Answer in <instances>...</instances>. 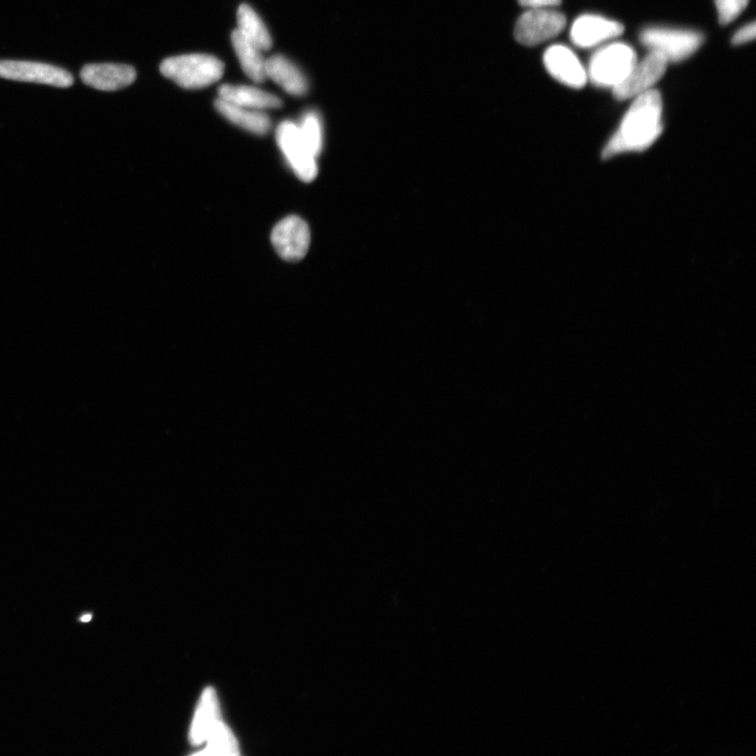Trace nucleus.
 Wrapping results in <instances>:
<instances>
[{
  "instance_id": "14",
  "label": "nucleus",
  "mask_w": 756,
  "mask_h": 756,
  "mask_svg": "<svg viewBox=\"0 0 756 756\" xmlns=\"http://www.w3.org/2000/svg\"><path fill=\"white\" fill-rule=\"evenodd\" d=\"M219 98L239 107L257 111L279 109L283 105L282 99L276 95L256 87L234 86V84L221 86Z\"/></svg>"
},
{
  "instance_id": "23",
  "label": "nucleus",
  "mask_w": 756,
  "mask_h": 756,
  "mask_svg": "<svg viewBox=\"0 0 756 756\" xmlns=\"http://www.w3.org/2000/svg\"><path fill=\"white\" fill-rule=\"evenodd\" d=\"M562 0H519V4L529 9H550L561 5Z\"/></svg>"
},
{
  "instance_id": "18",
  "label": "nucleus",
  "mask_w": 756,
  "mask_h": 756,
  "mask_svg": "<svg viewBox=\"0 0 756 756\" xmlns=\"http://www.w3.org/2000/svg\"><path fill=\"white\" fill-rule=\"evenodd\" d=\"M238 31L262 52L272 48L271 35L262 18L250 6L243 4L237 13Z\"/></svg>"
},
{
  "instance_id": "1",
  "label": "nucleus",
  "mask_w": 756,
  "mask_h": 756,
  "mask_svg": "<svg viewBox=\"0 0 756 756\" xmlns=\"http://www.w3.org/2000/svg\"><path fill=\"white\" fill-rule=\"evenodd\" d=\"M662 114L663 101L659 91L651 89L637 96L620 128L606 145L603 157L646 150L663 132Z\"/></svg>"
},
{
  "instance_id": "3",
  "label": "nucleus",
  "mask_w": 756,
  "mask_h": 756,
  "mask_svg": "<svg viewBox=\"0 0 756 756\" xmlns=\"http://www.w3.org/2000/svg\"><path fill=\"white\" fill-rule=\"evenodd\" d=\"M638 61L637 54L628 45H608L598 50L591 58L588 65L587 79L599 88H612L618 86Z\"/></svg>"
},
{
  "instance_id": "15",
  "label": "nucleus",
  "mask_w": 756,
  "mask_h": 756,
  "mask_svg": "<svg viewBox=\"0 0 756 756\" xmlns=\"http://www.w3.org/2000/svg\"><path fill=\"white\" fill-rule=\"evenodd\" d=\"M215 108L225 119L249 133L264 136L271 130V119L264 111L242 108L220 98L215 101Z\"/></svg>"
},
{
  "instance_id": "13",
  "label": "nucleus",
  "mask_w": 756,
  "mask_h": 756,
  "mask_svg": "<svg viewBox=\"0 0 756 756\" xmlns=\"http://www.w3.org/2000/svg\"><path fill=\"white\" fill-rule=\"evenodd\" d=\"M266 76L292 96H304L308 92V81L303 72L283 55L266 59Z\"/></svg>"
},
{
  "instance_id": "16",
  "label": "nucleus",
  "mask_w": 756,
  "mask_h": 756,
  "mask_svg": "<svg viewBox=\"0 0 756 756\" xmlns=\"http://www.w3.org/2000/svg\"><path fill=\"white\" fill-rule=\"evenodd\" d=\"M221 722L217 693L214 688L203 692L198 711L191 729V742L199 746L205 743L214 728Z\"/></svg>"
},
{
  "instance_id": "19",
  "label": "nucleus",
  "mask_w": 756,
  "mask_h": 756,
  "mask_svg": "<svg viewBox=\"0 0 756 756\" xmlns=\"http://www.w3.org/2000/svg\"><path fill=\"white\" fill-rule=\"evenodd\" d=\"M208 746L203 754H239L238 742L231 730L220 722L210 733L207 741Z\"/></svg>"
},
{
  "instance_id": "10",
  "label": "nucleus",
  "mask_w": 756,
  "mask_h": 756,
  "mask_svg": "<svg viewBox=\"0 0 756 756\" xmlns=\"http://www.w3.org/2000/svg\"><path fill=\"white\" fill-rule=\"evenodd\" d=\"M545 69L564 86L582 89L587 82V73L578 57L569 48L552 46L543 56Z\"/></svg>"
},
{
  "instance_id": "8",
  "label": "nucleus",
  "mask_w": 756,
  "mask_h": 756,
  "mask_svg": "<svg viewBox=\"0 0 756 756\" xmlns=\"http://www.w3.org/2000/svg\"><path fill=\"white\" fill-rule=\"evenodd\" d=\"M667 66L668 62L664 56L650 51L642 61H637L632 71L613 89L615 98L621 101L636 98L653 89L664 76Z\"/></svg>"
},
{
  "instance_id": "21",
  "label": "nucleus",
  "mask_w": 756,
  "mask_h": 756,
  "mask_svg": "<svg viewBox=\"0 0 756 756\" xmlns=\"http://www.w3.org/2000/svg\"><path fill=\"white\" fill-rule=\"evenodd\" d=\"M719 13V23L726 26L739 17L746 9L749 0H714Z\"/></svg>"
},
{
  "instance_id": "7",
  "label": "nucleus",
  "mask_w": 756,
  "mask_h": 756,
  "mask_svg": "<svg viewBox=\"0 0 756 756\" xmlns=\"http://www.w3.org/2000/svg\"><path fill=\"white\" fill-rule=\"evenodd\" d=\"M0 78L47 84V86L66 89L73 86V75L48 63L0 60Z\"/></svg>"
},
{
  "instance_id": "11",
  "label": "nucleus",
  "mask_w": 756,
  "mask_h": 756,
  "mask_svg": "<svg viewBox=\"0 0 756 756\" xmlns=\"http://www.w3.org/2000/svg\"><path fill=\"white\" fill-rule=\"evenodd\" d=\"M80 78L95 90L115 92L131 86L137 78V72L131 66L118 63H94L82 68Z\"/></svg>"
},
{
  "instance_id": "12",
  "label": "nucleus",
  "mask_w": 756,
  "mask_h": 756,
  "mask_svg": "<svg viewBox=\"0 0 756 756\" xmlns=\"http://www.w3.org/2000/svg\"><path fill=\"white\" fill-rule=\"evenodd\" d=\"M623 32L624 26L618 21L597 15H583L576 19L571 31V39L575 46L591 49L604 41L620 36Z\"/></svg>"
},
{
  "instance_id": "20",
  "label": "nucleus",
  "mask_w": 756,
  "mask_h": 756,
  "mask_svg": "<svg viewBox=\"0 0 756 756\" xmlns=\"http://www.w3.org/2000/svg\"><path fill=\"white\" fill-rule=\"evenodd\" d=\"M299 128L310 151L318 158L323 147V125L320 116L313 111L306 112Z\"/></svg>"
},
{
  "instance_id": "2",
  "label": "nucleus",
  "mask_w": 756,
  "mask_h": 756,
  "mask_svg": "<svg viewBox=\"0 0 756 756\" xmlns=\"http://www.w3.org/2000/svg\"><path fill=\"white\" fill-rule=\"evenodd\" d=\"M224 63L208 54H186L163 60L160 71L183 89H204L218 82L224 74Z\"/></svg>"
},
{
  "instance_id": "5",
  "label": "nucleus",
  "mask_w": 756,
  "mask_h": 756,
  "mask_svg": "<svg viewBox=\"0 0 756 756\" xmlns=\"http://www.w3.org/2000/svg\"><path fill=\"white\" fill-rule=\"evenodd\" d=\"M277 142L294 174L304 182L317 178L319 168L306 144L298 123L286 120L279 124Z\"/></svg>"
},
{
  "instance_id": "24",
  "label": "nucleus",
  "mask_w": 756,
  "mask_h": 756,
  "mask_svg": "<svg viewBox=\"0 0 756 756\" xmlns=\"http://www.w3.org/2000/svg\"><path fill=\"white\" fill-rule=\"evenodd\" d=\"M91 619H92V615H90V614H89V615H86V616H83V617H81V621H82V622H89V621H90Z\"/></svg>"
},
{
  "instance_id": "9",
  "label": "nucleus",
  "mask_w": 756,
  "mask_h": 756,
  "mask_svg": "<svg viewBox=\"0 0 756 756\" xmlns=\"http://www.w3.org/2000/svg\"><path fill=\"white\" fill-rule=\"evenodd\" d=\"M310 241L309 226L297 216L283 219L273 228L271 234V242L278 255L289 262L304 259L309 250Z\"/></svg>"
},
{
  "instance_id": "4",
  "label": "nucleus",
  "mask_w": 756,
  "mask_h": 756,
  "mask_svg": "<svg viewBox=\"0 0 756 756\" xmlns=\"http://www.w3.org/2000/svg\"><path fill=\"white\" fill-rule=\"evenodd\" d=\"M642 44L658 52L667 62H680L695 54L704 44L703 34L683 29L647 28L640 35Z\"/></svg>"
},
{
  "instance_id": "17",
  "label": "nucleus",
  "mask_w": 756,
  "mask_h": 756,
  "mask_svg": "<svg viewBox=\"0 0 756 756\" xmlns=\"http://www.w3.org/2000/svg\"><path fill=\"white\" fill-rule=\"evenodd\" d=\"M231 45L239 59L243 72L249 79L262 83L267 79L266 58L263 52L251 44L238 30L231 33Z\"/></svg>"
},
{
  "instance_id": "6",
  "label": "nucleus",
  "mask_w": 756,
  "mask_h": 756,
  "mask_svg": "<svg viewBox=\"0 0 756 756\" xmlns=\"http://www.w3.org/2000/svg\"><path fill=\"white\" fill-rule=\"evenodd\" d=\"M566 26V17L550 9H530L523 13L515 27L519 44L537 46L558 36Z\"/></svg>"
},
{
  "instance_id": "22",
  "label": "nucleus",
  "mask_w": 756,
  "mask_h": 756,
  "mask_svg": "<svg viewBox=\"0 0 756 756\" xmlns=\"http://www.w3.org/2000/svg\"><path fill=\"white\" fill-rule=\"evenodd\" d=\"M756 35V26L755 23H751L744 28H742L740 31L735 33V35L732 38V45L734 46H740L743 44H746V42L754 40Z\"/></svg>"
}]
</instances>
